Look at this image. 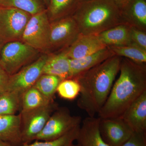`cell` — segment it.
<instances>
[{
  "label": "cell",
  "instance_id": "1",
  "mask_svg": "<svg viewBox=\"0 0 146 146\" xmlns=\"http://www.w3.org/2000/svg\"><path fill=\"white\" fill-rule=\"evenodd\" d=\"M121 57L115 55L74 78L80 84L77 105L95 117L106 102L119 72Z\"/></svg>",
  "mask_w": 146,
  "mask_h": 146
},
{
  "label": "cell",
  "instance_id": "2",
  "mask_svg": "<svg viewBox=\"0 0 146 146\" xmlns=\"http://www.w3.org/2000/svg\"><path fill=\"white\" fill-rule=\"evenodd\" d=\"M119 76L101 109V119L121 117L127 108L146 91V65L122 58Z\"/></svg>",
  "mask_w": 146,
  "mask_h": 146
},
{
  "label": "cell",
  "instance_id": "3",
  "mask_svg": "<svg viewBox=\"0 0 146 146\" xmlns=\"http://www.w3.org/2000/svg\"><path fill=\"white\" fill-rule=\"evenodd\" d=\"M72 16L82 35H98L124 24L121 10L113 0H81Z\"/></svg>",
  "mask_w": 146,
  "mask_h": 146
},
{
  "label": "cell",
  "instance_id": "4",
  "mask_svg": "<svg viewBox=\"0 0 146 146\" xmlns=\"http://www.w3.org/2000/svg\"><path fill=\"white\" fill-rule=\"evenodd\" d=\"M38 51L23 41L5 43L0 53V65L9 75H12L32 59Z\"/></svg>",
  "mask_w": 146,
  "mask_h": 146
},
{
  "label": "cell",
  "instance_id": "5",
  "mask_svg": "<svg viewBox=\"0 0 146 146\" xmlns=\"http://www.w3.org/2000/svg\"><path fill=\"white\" fill-rule=\"evenodd\" d=\"M50 25L46 10L33 15L26 26L21 39L38 51L50 48Z\"/></svg>",
  "mask_w": 146,
  "mask_h": 146
},
{
  "label": "cell",
  "instance_id": "6",
  "mask_svg": "<svg viewBox=\"0 0 146 146\" xmlns=\"http://www.w3.org/2000/svg\"><path fill=\"white\" fill-rule=\"evenodd\" d=\"M31 16L17 9L0 6V40L5 44L20 41Z\"/></svg>",
  "mask_w": 146,
  "mask_h": 146
},
{
  "label": "cell",
  "instance_id": "7",
  "mask_svg": "<svg viewBox=\"0 0 146 146\" xmlns=\"http://www.w3.org/2000/svg\"><path fill=\"white\" fill-rule=\"evenodd\" d=\"M81 121V117L71 115L67 109H59L51 115L35 140L48 141L60 138L80 125Z\"/></svg>",
  "mask_w": 146,
  "mask_h": 146
},
{
  "label": "cell",
  "instance_id": "8",
  "mask_svg": "<svg viewBox=\"0 0 146 146\" xmlns=\"http://www.w3.org/2000/svg\"><path fill=\"white\" fill-rule=\"evenodd\" d=\"M54 106L50 104L28 112L21 113L22 117L23 144L29 143L35 140L48 120Z\"/></svg>",
  "mask_w": 146,
  "mask_h": 146
},
{
  "label": "cell",
  "instance_id": "9",
  "mask_svg": "<svg viewBox=\"0 0 146 146\" xmlns=\"http://www.w3.org/2000/svg\"><path fill=\"white\" fill-rule=\"evenodd\" d=\"M48 56L42 55L30 65L10 76L7 91H13L22 96L28 89L34 86L42 75L43 68Z\"/></svg>",
  "mask_w": 146,
  "mask_h": 146
},
{
  "label": "cell",
  "instance_id": "10",
  "mask_svg": "<svg viewBox=\"0 0 146 146\" xmlns=\"http://www.w3.org/2000/svg\"><path fill=\"white\" fill-rule=\"evenodd\" d=\"M80 35L78 27L72 16L54 21L50 25V48L55 49L66 48L67 49Z\"/></svg>",
  "mask_w": 146,
  "mask_h": 146
},
{
  "label": "cell",
  "instance_id": "11",
  "mask_svg": "<svg viewBox=\"0 0 146 146\" xmlns=\"http://www.w3.org/2000/svg\"><path fill=\"white\" fill-rule=\"evenodd\" d=\"M100 128L104 141L109 146H121L133 131L121 117L100 118Z\"/></svg>",
  "mask_w": 146,
  "mask_h": 146
},
{
  "label": "cell",
  "instance_id": "12",
  "mask_svg": "<svg viewBox=\"0 0 146 146\" xmlns=\"http://www.w3.org/2000/svg\"><path fill=\"white\" fill-rule=\"evenodd\" d=\"M100 118H85L80 125L76 141L80 146H109L104 141L100 128Z\"/></svg>",
  "mask_w": 146,
  "mask_h": 146
},
{
  "label": "cell",
  "instance_id": "13",
  "mask_svg": "<svg viewBox=\"0 0 146 146\" xmlns=\"http://www.w3.org/2000/svg\"><path fill=\"white\" fill-rule=\"evenodd\" d=\"M106 47L98 35L80 34L70 46L66 49V54L70 59H79Z\"/></svg>",
  "mask_w": 146,
  "mask_h": 146
},
{
  "label": "cell",
  "instance_id": "14",
  "mask_svg": "<svg viewBox=\"0 0 146 146\" xmlns=\"http://www.w3.org/2000/svg\"><path fill=\"white\" fill-rule=\"evenodd\" d=\"M121 12L124 24L146 32V0H130Z\"/></svg>",
  "mask_w": 146,
  "mask_h": 146
},
{
  "label": "cell",
  "instance_id": "15",
  "mask_svg": "<svg viewBox=\"0 0 146 146\" xmlns=\"http://www.w3.org/2000/svg\"><path fill=\"white\" fill-rule=\"evenodd\" d=\"M121 117L133 131H146V91L127 108Z\"/></svg>",
  "mask_w": 146,
  "mask_h": 146
},
{
  "label": "cell",
  "instance_id": "16",
  "mask_svg": "<svg viewBox=\"0 0 146 146\" xmlns=\"http://www.w3.org/2000/svg\"><path fill=\"white\" fill-rule=\"evenodd\" d=\"M22 127L21 114L0 115V140L13 146L23 144Z\"/></svg>",
  "mask_w": 146,
  "mask_h": 146
},
{
  "label": "cell",
  "instance_id": "17",
  "mask_svg": "<svg viewBox=\"0 0 146 146\" xmlns=\"http://www.w3.org/2000/svg\"><path fill=\"white\" fill-rule=\"evenodd\" d=\"M115 56L108 46L79 59H70V78L88 70Z\"/></svg>",
  "mask_w": 146,
  "mask_h": 146
},
{
  "label": "cell",
  "instance_id": "18",
  "mask_svg": "<svg viewBox=\"0 0 146 146\" xmlns=\"http://www.w3.org/2000/svg\"><path fill=\"white\" fill-rule=\"evenodd\" d=\"M42 74L51 75L61 80L70 78V58L66 50L58 54L48 57L43 68Z\"/></svg>",
  "mask_w": 146,
  "mask_h": 146
},
{
  "label": "cell",
  "instance_id": "19",
  "mask_svg": "<svg viewBox=\"0 0 146 146\" xmlns=\"http://www.w3.org/2000/svg\"><path fill=\"white\" fill-rule=\"evenodd\" d=\"M129 29V26L121 24L105 31L98 36L106 46L132 45Z\"/></svg>",
  "mask_w": 146,
  "mask_h": 146
},
{
  "label": "cell",
  "instance_id": "20",
  "mask_svg": "<svg viewBox=\"0 0 146 146\" xmlns=\"http://www.w3.org/2000/svg\"><path fill=\"white\" fill-rule=\"evenodd\" d=\"M81 0H50L48 7V16L54 21L72 16Z\"/></svg>",
  "mask_w": 146,
  "mask_h": 146
},
{
  "label": "cell",
  "instance_id": "21",
  "mask_svg": "<svg viewBox=\"0 0 146 146\" xmlns=\"http://www.w3.org/2000/svg\"><path fill=\"white\" fill-rule=\"evenodd\" d=\"M52 100L45 97L34 86H32L22 95L21 113L44 107L51 103Z\"/></svg>",
  "mask_w": 146,
  "mask_h": 146
},
{
  "label": "cell",
  "instance_id": "22",
  "mask_svg": "<svg viewBox=\"0 0 146 146\" xmlns=\"http://www.w3.org/2000/svg\"><path fill=\"white\" fill-rule=\"evenodd\" d=\"M42 0H0V6L17 9L31 16L46 10Z\"/></svg>",
  "mask_w": 146,
  "mask_h": 146
},
{
  "label": "cell",
  "instance_id": "23",
  "mask_svg": "<svg viewBox=\"0 0 146 146\" xmlns=\"http://www.w3.org/2000/svg\"><path fill=\"white\" fill-rule=\"evenodd\" d=\"M109 47L115 55L125 58L138 63H146V50L134 45L110 46Z\"/></svg>",
  "mask_w": 146,
  "mask_h": 146
},
{
  "label": "cell",
  "instance_id": "24",
  "mask_svg": "<svg viewBox=\"0 0 146 146\" xmlns=\"http://www.w3.org/2000/svg\"><path fill=\"white\" fill-rule=\"evenodd\" d=\"M22 96L13 91L0 95V115H15L21 107Z\"/></svg>",
  "mask_w": 146,
  "mask_h": 146
},
{
  "label": "cell",
  "instance_id": "25",
  "mask_svg": "<svg viewBox=\"0 0 146 146\" xmlns=\"http://www.w3.org/2000/svg\"><path fill=\"white\" fill-rule=\"evenodd\" d=\"M61 81L62 80L56 76L42 74L33 86L45 97L52 100L58 86Z\"/></svg>",
  "mask_w": 146,
  "mask_h": 146
},
{
  "label": "cell",
  "instance_id": "26",
  "mask_svg": "<svg viewBox=\"0 0 146 146\" xmlns=\"http://www.w3.org/2000/svg\"><path fill=\"white\" fill-rule=\"evenodd\" d=\"M80 125L57 139L43 141L36 140L33 143H25L22 146H74V143L76 141Z\"/></svg>",
  "mask_w": 146,
  "mask_h": 146
},
{
  "label": "cell",
  "instance_id": "27",
  "mask_svg": "<svg viewBox=\"0 0 146 146\" xmlns=\"http://www.w3.org/2000/svg\"><path fill=\"white\" fill-rule=\"evenodd\" d=\"M80 84L75 78H70L63 80L58 86L56 92L59 96L65 100H74L80 93Z\"/></svg>",
  "mask_w": 146,
  "mask_h": 146
},
{
  "label": "cell",
  "instance_id": "28",
  "mask_svg": "<svg viewBox=\"0 0 146 146\" xmlns=\"http://www.w3.org/2000/svg\"><path fill=\"white\" fill-rule=\"evenodd\" d=\"M129 33L132 45L146 50V32L130 26Z\"/></svg>",
  "mask_w": 146,
  "mask_h": 146
},
{
  "label": "cell",
  "instance_id": "29",
  "mask_svg": "<svg viewBox=\"0 0 146 146\" xmlns=\"http://www.w3.org/2000/svg\"><path fill=\"white\" fill-rule=\"evenodd\" d=\"M121 146H146V131H133Z\"/></svg>",
  "mask_w": 146,
  "mask_h": 146
},
{
  "label": "cell",
  "instance_id": "30",
  "mask_svg": "<svg viewBox=\"0 0 146 146\" xmlns=\"http://www.w3.org/2000/svg\"><path fill=\"white\" fill-rule=\"evenodd\" d=\"M9 76L0 65V95L7 91Z\"/></svg>",
  "mask_w": 146,
  "mask_h": 146
},
{
  "label": "cell",
  "instance_id": "31",
  "mask_svg": "<svg viewBox=\"0 0 146 146\" xmlns=\"http://www.w3.org/2000/svg\"><path fill=\"white\" fill-rule=\"evenodd\" d=\"M120 10L130 0H113Z\"/></svg>",
  "mask_w": 146,
  "mask_h": 146
},
{
  "label": "cell",
  "instance_id": "32",
  "mask_svg": "<svg viewBox=\"0 0 146 146\" xmlns=\"http://www.w3.org/2000/svg\"><path fill=\"white\" fill-rule=\"evenodd\" d=\"M0 146H13L10 144L0 140Z\"/></svg>",
  "mask_w": 146,
  "mask_h": 146
},
{
  "label": "cell",
  "instance_id": "33",
  "mask_svg": "<svg viewBox=\"0 0 146 146\" xmlns=\"http://www.w3.org/2000/svg\"><path fill=\"white\" fill-rule=\"evenodd\" d=\"M44 3L45 5L47 6V7L49 5L50 1V0H42Z\"/></svg>",
  "mask_w": 146,
  "mask_h": 146
},
{
  "label": "cell",
  "instance_id": "34",
  "mask_svg": "<svg viewBox=\"0 0 146 146\" xmlns=\"http://www.w3.org/2000/svg\"><path fill=\"white\" fill-rule=\"evenodd\" d=\"M4 44L5 43H4L1 40H0V53H1V50Z\"/></svg>",
  "mask_w": 146,
  "mask_h": 146
},
{
  "label": "cell",
  "instance_id": "35",
  "mask_svg": "<svg viewBox=\"0 0 146 146\" xmlns=\"http://www.w3.org/2000/svg\"><path fill=\"white\" fill-rule=\"evenodd\" d=\"M74 146H80L78 144H77V145H74Z\"/></svg>",
  "mask_w": 146,
  "mask_h": 146
}]
</instances>
